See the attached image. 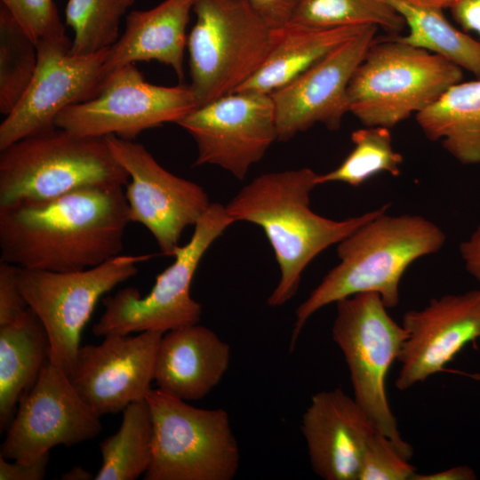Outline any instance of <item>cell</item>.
<instances>
[{
  "instance_id": "cell-1",
  "label": "cell",
  "mask_w": 480,
  "mask_h": 480,
  "mask_svg": "<svg viewBox=\"0 0 480 480\" xmlns=\"http://www.w3.org/2000/svg\"><path fill=\"white\" fill-rule=\"evenodd\" d=\"M131 222L124 187L79 188L0 205V260L54 272L98 266L121 253Z\"/></svg>"
},
{
  "instance_id": "cell-2",
  "label": "cell",
  "mask_w": 480,
  "mask_h": 480,
  "mask_svg": "<svg viewBox=\"0 0 480 480\" xmlns=\"http://www.w3.org/2000/svg\"><path fill=\"white\" fill-rule=\"evenodd\" d=\"M317 173L309 168L259 175L225 205L236 221L260 227L274 251L280 269L277 285L267 300L280 307L296 294L308 265L323 251L339 244L389 204L342 220L314 212L310 194L318 186Z\"/></svg>"
},
{
  "instance_id": "cell-3",
  "label": "cell",
  "mask_w": 480,
  "mask_h": 480,
  "mask_svg": "<svg viewBox=\"0 0 480 480\" xmlns=\"http://www.w3.org/2000/svg\"><path fill=\"white\" fill-rule=\"evenodd\" d=\"M384 212L338 244L340 263L332 268L295 311L290 349L307 321L319 309L363 292L378 293L388 308L399 303L400 281L416 260L438 252L444 231L419 215Z\"/></svg>"
},
{
  "instance_id": "cell-4",
  "label": "cell",
  "mask_w": 480,
  "mask_h": 480,
  "mask_svg": "<svg viewBox=\"0 0 480 480\" xmlns=\"http://www.w3.org/2000/svg\"><path fill=\"white\" fill-rule=\"evenodd\" d=\"M125 169L104 138L52 129L0 149V205L44 200L92 187H124Z\"/></svg>"
},
{
  "instance_id": "cell-5",
  "label": "cell",
  "mask_w": 480,
  "mask_h": 480,
  "mask_svg": "<svg viewBox=\"0 0 480 480\" xmlns=\"http://www.w3.org/2000/svg\"><path fill=\"white\" fill-rule=\"evenodd\" d=\"M462 68L389 35L369 47L348 86L349 112L364 126L392 128L461 82Z\"/></svg>"
},
{
  "instance_id": "cell-6",
  "label": "cell",
  "mask_w": 480,
  "mask_h": 480,
  "mask_svg": "<svg viewBox=\"0 0 480 480\" xmlns=\"http://www.w3.org/2000/svg\"><path fill=\"white\" fill-rule=\"evenodd\" d=\"M192 12L189 88L199 108L247 82L266 60L274 36L248 0H195Z\"/></svg>"
},
{
  "instance_id": "cell-7",
  "label": "cell",
  "mask_w": 480,
  "mask_h": 480,
  "mask_svg": "<svg viewBox=\"0 0 480 480\" xmlns=\"http://www.w3.org/2000/svg\"><path fill=\"white\" fill-rule=\"evenodd\" d=\"M153 421L145 480H231L240 452L228 412L202 409L159 388L146 396Z\"/></svg>"
},
{
  "instance_id": "cell-8",
  "label": "cell",
  "mask_w": 480,
  "mask_h": 480,
  "mask_svg": "<svg viewBox=\"0 0 480 480\" xmlns=\"http://www.w3.org/2000/svg\"><path fill=\"white\" fill-rule=\"evenodd\" d=\"M376 292H363L336 302L332 337L348 365L354 398L378 430L406 459L411 445L397 428L386 390V379L407 333L388 313Z\"/></svg>"
},
{
  "instance_id": "cell-9",
  "label": "cell",
  "mask_w": 480,
  "mask_h": 480,
  "mask_svg": "<svg viewBox=\"0 0 480 480\" xmlns=\"http://www.w3.org/2000/svg\"><path fill=\"white\" fill-rule=\"evenodd\" d=\"M234 222L225 205L211 203L194 226L190 240L177 249L174 261L156 276L146 296L127 286L102 300L105 310L92 333L97 337L146 331L165 333L198 324L202 307L190 294L193 277L207 250Z\"/></svg>"
},
{
  "instance_id": "cell-10",
  "label": "cell",
  "mask_w": 480,
  "mask_h": 480,
  "mask_svg": "<svg viewBox=\"0 0 480 480\" xmlns=\"http://www.w3.org/2000/svg\"><path fill=\"white\" fill-rule=\"evenodd\" d=\"M152 254H119L84 270L54 272L19 268L18 283L28 307L48 336L49 358L69 376L81 333L106 292L138 273V264Z\"/></svg>"
},
{
  "instance_id": "cell-11",
  "label": "cell",
  "mask_w": 480,
  "mask_h": 480,
  "mask_svg": "<svg viewBox=\"0 0 480 480\" xmlns=\"http://www.w3.org/2000/svg\"><path fill=\"white\" fill-rule=\"evenodd\" d=\"M37 65L32 81L0 125V149L23 138L56 127L67 108L92 100L101 91L108 49L87 55L71 52L62 23L36 42Z\"/></svg>"
},
{
  "instance_id": "cell-12",
  "label": "cell",
  "mask_w": 480,
  "mask_h": 480,
  "mask_svg": "<svg viewBox=\"0 0 480 480\" xmlns=\"http://www.w3.org/2000/svg\"><path fill=\"white\" fill-rule=\"evenodd\" d=\"M197 108L189 86L150 84L131 63L109 72L96 97L60 112L55 125L79 136L134 140L145 130L178 124Z\"/></svg>"
},
{
  "instance_id": "cell-13",
  "label": "cell",
  "mask_w": 480,
  "mask_h": 480,
  "mask_svg": "<svg viewBox=\"0 0 480 480\" xmlns=\"http://www.w3.org/2000/svg\"><path fill=\"white\" fill-rule=\"evenodd\" d=\"M104 140L131 179L124 191L131 221L147 228L162 254L173 257L185 228L209 208L207 193L161 166L142 144L113 134Z\"/></svg>"
},
{
  "instance_id": "cell-14",
  "label": "cell",
  "mask_w": 480,
  "mask_h": 480,
  "mask_svg": "<svg viewBox=\"0 0 480 480\" xmlns=\"http://www.w3.org/2000/svg\"><path fill=\"white\" fill-rule=\"evenodd\" d=\"M101 428L100 416L81 397L68 374L48 357L34 385L20 399L0 456L32 461L59 444L71 446L91 440Z\"/></svg>"
},
{
  "instance_id": "cell-15",
  "label": "cell",
  "mask_w": 480,
  "mask_h": 480,
  "mask_svg": "<svg viewBox=\"0 0 480 480\" xmlns=\"http://www.w3.org/2000/svg\"><path fill=\"white\" fill-rule=\"evenodd\" d=\"M177 124L197 146L195 166L218 165L238 180L277 140L270 94L240 91L201 106Z\"/></svg>"
},
{
  "instance_id": "cell-16",
  "label": "cell",
  "mask_w": 480,
  "mask_h": 480,
  "mask_svg": "<svg viewBox=\"0 0 480 480\" xmlns=\"http://www.w3.org/2000/svg\"><path fill=\"white\" fill-rule=\"evenodd\" d=\"M378 27L364 26L284 86L270 93L277 140L287 141L316 124L331 131L349 112L348 86L376 38Z\"/></svg>"
},
{
  "instance_id": "cell-17",
  "label": "cell",
  "mask_w": 480,
  "mask_h": 480,
  "mask_svg": "<svg viewBox=\"0 0 480 480\" xmlns=\"http://www.w3.org/2000/svg\"><path fill=\"white\" fill-rule=\"evenodd\" d=\"M163 334L154 331L111 334L100 345L79 348L68 378L100 417L146 399Z\"/></svg>"
},
{
  "instance_id": "cell-18",
  "label": "cell",
  "mask_w": 480,
  "mask_h": 480,
  "mask_svg": "<svg viewBox=\"0 0 480 480\" xmlns=\"http://www.w3.org/2000/svg\"><path fill=\"white\" fill-rule=\"evenodd\" d=\"M402 326L407 338L395 385L405 390L444 371L467 344L480 340V289L432 299L425 308L407 311Z\"/></svg>"
},
{
  "instance_id": "cell-19",
  "label": "cell",
  "mask_w": 480,
  "mask_h": 480,
  "mask_svg": "<svg viewBox=\"0 0 480 480\" xmlns=\"http://www.w3.org/2000/svg\"><path fill=\"white\" fill-rule=\"evenodd\" d=\"M300 428L318 476L358 480L364 452L376 427L354 397L341 388L316 393Z\"/></svg>"
},
{
  "instance_id": "cell-20",
  "label": "cell",
  "mask_w": 480,
  "mask_h": 480,
  "mask_svg": "<svg viewBox=\"0 0 480 480\" xmlns=\"http://www.w3.org/2000/svg\"><path fill=\"white\" fill-rule=\"evenodd\" d=\"M230 347L212 330L197 324L163 334L154 381L160 390L185 401L204 398L221 380Z\"/></svg>"
},
{
  "instance_id": "cell-21",
  "label": "cell",
  "mask_w": 480,
  "mask_h": 480,
  "mask_svg": "<svg viewBox=\"0 0 480 480\" xmlns=\"http://www.w3.org/2000/svg\"><path fill=\"white\" fill-rule=\"evenodd\" d=\"M194 1L164 0L149 10L132 11L124 31L108 49L107 74L126 64L156 60L171 67L183 80L186 29Z\"/></svg>"
},
{
  "instance_id": "cell-22",
  "label": "cell",
  "mask_w": 480,
  "mask_h": 480,
  "mask_svg": "<svg viewBox=\"0 0 480 480\" xmlns=\"http://www.w3.org/2000/svg\"><path fill=\"white\" fill-rule=\"evenodd\" d=\"M364 26L324 28L290 22L273 29V44L266 60L236 92L270 94L357 34Z\"/></svg>"
},
{
  "instance_id": "cell-23",
  "label": "cell",
  "mask_w": 480,
  "mask_h": 480,
  "mask_svg": "<svg viewBox=\"0 0 480 480\" xmlns=\"http://www.w3.org/2000/svg\"><path fill=\"white\" fill-rule=\"evenodd\" d=\"M47 332L28 308L19 322L0 326V429L11 423L20 399L49 357Z\"/></svg>"
},
{
  "instance_id": "cell-24",
  "label": "cell",
  "mask_w": 480,
  "mask_h": 480,
  "mask_svg": "<svg viewBox=\"0 0 480 480\" xmlns=\"http://www.w3.org/2000/svg\"><path fill=\"white\" fill-rule=\"evenodd\" d=\"M415 117L425 136L457 161L480 164V78L453 84Z\"/></svg>"
},
{
  "instance_id": "cell-25",
  "label": "cell",
  "mask_w": 480,
  "mask_h": 480,
  "mask_svg": "<svg viewBox=\"0 0 480 480\" xmlns=\"http://www.w3.org/2000/svg\"><path fill=\"white\" fill-rule=\"evenodd\" d=\"M408 27L396 40L428 51L480 78V41L452 26L443 9L415 4L405 0H384Z\"/></svg>"
},
{
  "instance_id": "cell-26",
  "label": "cell",
  "mask_w": 480,
  "mask_h": 480,
  "mask_svg": "<svg viewBox=\"0 0 480 480\" xmlns=\"http://www.w3.org/2000/svg\"><path fill=\"white\" fill-rule=\"evenodd\" d=\"M153 421L146 399L127 405L119 429L100 443L101 467L95 480H134L152 458Z\"/></svg>"
},
{
  "instance_id": "cell-27",
  "label": "cell",
  "mask_w": 480,
  "mask_h": 480,
  "mask_svg": "<svg viewBox=\"0 0 480 480\" xmlns=\"http://www.w3.org/2000/svg\"><path fill=\"white\" fill-rule=\"evenodd\" d=\"M354 148L335 169L317 174V184L343 182L357 187L380 172L400 174L403 156L393 148L389 128L365 126L351 134Z\"/></svg>"
},
{
  "instance_id": "cell-28",
  "label": "cell",
  "mask_w": 480,
  "mask_h": 480,
  "mask_svg": "<svg viewBox=\"0 0 480 480\" xmlns=\"http://www.w3.org/2000/svg\"><path fill=\"white\" fill-rule=\"evenodd\" d=\"M37 65L36 43L0 4V112L10 114L23 97Z\"/></svg>"
},
{
  "instance_id": "cell-29",
  "label": "cell",
  "mask_w": 480,
  "mask_h": 480,
  "mask_svg": "<svg viewBox=\"0 0 480 480\" xmlns=\"http://www.w3.org/2000/svg\"><path fill=\"white\" fill-rule=\"evenodd\" d=\"M291 22L315 28L374 25L399 35L403 17L384 0H302Z\"/></svg>"
},
{
  "instance_id": "cell-30",
  "label": "cell",
  "mask_w": 480,
  "mask_h": 480,
  "mask_svg": "<svg viewBox=\"0 0 480 480\" xmlns=\"http://www.w3.org/2000/svg\"><path fill=\"white\" fill-rule=\"evenodd\" d=\"M135 0H68L66 25L74 31L71 52L87 55L111 47L119 38L120 21Z\"/></svg>"
},
{
  "instance_id": "cell-31",
  "label": "cell",
  "mask_w": 480,
  "mask_h": 480,
  "mask_svg": "<svg viewBox=\"0 0 480 480\" xmlns=\"http://www.w3.org/2000/svg\"><path fill=\"white\" fill-rule=\"evenodd\" d=\"M377 428L366 444L358 480H412L415 468Z\"/></svg>"
},
{
  "instance_id": "cell-32",
  "label": "cell",
  "mask_w": 480,
  "mask_h": 480,
  "mask_svg": "<svg viewBox=\"0 0 480 480\" xmlns=\"http://www.w3.org/2000/svg\"><path fill=\"white\" fill-rule=\"evenodd\" d=\"M36 43L61 22L53 0H1Z\"/></svg>"
},
{
  "instance_id": "cell-33",
  "label": "cell",
  "mask_w": 480,
  "mask_h": 480,
  "mask_svg": "<svg viewBox=\"0 0 480 480\" xmlns=\"http://www.w3.org/2000/svg\"><path fill=\"white\" fill-rule=\"evenodd\" d=\"M19 268L0 260V326L19 322L29 308L19 286Z\"/></svg>"
},
{
  "instance_id": "cell-34",
  "label": "cell",
  "mask_w": 480,
  "mask_h": 480,
  "mask_svg": "<svg viewBox=\"0 0 480 480\" xmlns=\"http://www.w3.org/2000/svg\"><path fill=\"white\" fill-rule=\"evenodd\" d=\"M302 0H248L249 4L271 29H277L291 22Z\"/></svg>"
},
{
  "instance_id": "cell-35",
  "label": "cell",
  "mask_w": 480,
  "mask_h": 480,
  "mask_svg": "<svg viewBox=\"0 0 480 480\" xmlns=\"http://www.w3.org/2000/svg\"><path fill=\"white\" fill-rule=\"evenodd\" d=\"M50 453L32 461L9 462L0 456V480H42L47 472Z\"/></svg>"
},
{
  "instance_id": "cell-36",
  "label": "cell",
  "mask_w": 480,
  "mask_h": 480,
  "mask_svg": "<svg viewBox=\"0 0 480 480\" xmlns=\"http://www.w3.org/2000/svg\"><path fill=\"white\" fill-rule=\"evenodd\" d=\"M448 9L464 32L473 31L480 38V0H452Z\"/></svg>"
},
{
  "instance_id": "cell-37",
  "label": "cell",
  "mask_w": 480,
  "mask_h": 480,
  "mask_svg": "<svg viewBox=\"0 0 480 480\" xmlns=\"http://www.w3.org/2000/svg\"><path fill=\"white\" fill-rule=\"evenodd\" d=\"M460 252L467 271L480 283V224L460 244Z\"/></svg>"
},
{
  "instance_id": "cell-38",
  "label": "cell",
  "mask_w": 480,
  "mask_h": 480,
  "mask_svg": "<svg viewBox=\"0 0 480 480\" xmlns=\"http://www.w3.org/2000/svg\"><path fill=\"white\" fill-rule=\"evenodd\" d=\"M475 471L468 466H458L440 472L421 475L415 473L412 480H475Z\"/></svg>"
},
{
  "instance_id": "cell-39",
  "label": "cell",
  "mask_w": 480,
  "mask_h": 480,
  "mask_svg": "<svg viewBox=\"0 0 480 480\" xmlns=\"http://www.w3.org/2000/svg\"><path fill=\"white\" fill-rule=\"evenodd\" d=\"M62 480H89L94 479L92 474L80 466H75L61 475Z\"/></svg>"
},
{
  "instance_id": "cell-40",
  "label": "cell",
  "mask_w": 480,
  "mask_h": 480,
  "mask_svg": "<svg viewBox=\"0 0 480 480\" xmlns=\"http://www.w3.org/2000/svg\"><path fill=\"white\" fill-rule=\"evenodd\" d=\"M407 2L423 6L435 7L439 9H448L452 0H405Z\"/></svg>"
}]
</instances>
